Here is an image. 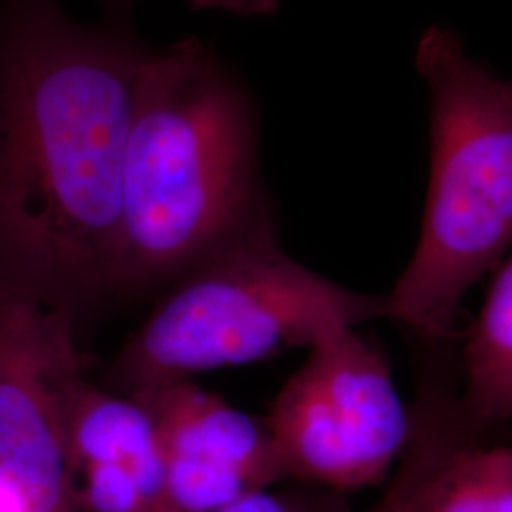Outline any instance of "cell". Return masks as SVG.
<instances>
[{
	"instance_id": "14",
	"label": "cell",
	"mask_w": 512,
	"mask_h": 512,
	"mask_svg": "<svg viewBox=\"0 0 512 512\" xmlns=\"http://www.w3.org/2000/svg\"><path fill=\"white\" fill-rule=\"evenodd\" d=\"M0 512H27L16 494L0 486Z\"/></svg>"
},
{
	"instance_id": "13",
	"label": "cell",
	"mask_w": 512,
	"mask_h": 512,
	"mask_svg": "<svg viewBox=\"0 0 512 512\" xmlns=\"http://www.w3.org/2000/svg\"><path fill=\"white\" fill-rule=\"evenodd\" d=\"M110 8L124 10L133 0H103ZM192 10H219L241 18L274 16L279 10V0H186Z\"/></svg>"
},
{
	"instance_id": "11",
	"label": "cell",
	"mask_w": 512,
	"mask_h": 512,
	"mask_svg": "<svg viewBox=\"0 0 512 512\" xmlns=\"http://www.w3.org/2000/svg\"><path fill=\"white\" fill-rule=\"evenodd\" d=\"M412 416V433L399 458V469L387 484L380 501L368 512H404L406 497L420 475L421 467L431 458L440 440L461 420L456 397L450 393L429 391L421 395Z\"/></svg>"
},
{
	"instance_id": "9",
	"label": "cell",
	"mask_w": 512,
	"mask_h": 512,
	"mask_svg": "<svg viewBox=\"0 0 512 512\" xmlns=\"http://www.w3.org/2000/svg\"><path fill=\"white\" fill-rule=\"evenodd\" d=\"M465 418L421 467L404 512H512V450L484 444Z\"/></svg>"
},
{
	"instance_id": "10",
	"label": "cell",
	"mask_w": 512,
	"mask_h": 512,
	"mask_svg": "<svg viewBox=\"0 0 512 512\" xmlns=\"http://www.w3.org/2000/svg\"><path fill=\"white\" fill-rule=\"evenodd\" d=\"M463 418L476 431L512 416V258L507 256L486 287L463 348Z\"/></svg>"
},
{
	"instance_id": "6",
	"label": "cell",
	"mask_w": 512,
	"mask_h": 512,
	"mask_svg": "<svg viewBox=\"0 0 512 512\" xmlns=\"http://www.w3.org/2000/svg\"><path fill=\"white\" fill-rule=\"evenodd\" d=\"M76 372L73 319L0 283V486L27 512H80L63 429Z\"/></svg>"
},
{
	"instance_id": "3",
	"label": "cell",
	"mask_w": 512,
	"mask_h": 512,
	"mask_svg": "<svg viewBox=\"0 0 512 512\" xmlns=\"http://www.w3.org/2000/svg\"><path fill=\"white\" fill-rule=\"evenodd\" d=\"M414 67L429 95V183L416 251L387 296L389 319L429 344L512 243V84L471 59L450 27L429 25Z\"/></svg>"
},
{
	"instance_id": "8",
	"label": "cell",
	"mask_w": 512,
	"mask_h": 512,
	"mask_svg": "<svg viewBox=\"0 0 512 512\" xmlns=\"http://www.w3.org/2000/svg\"><path fill=\"white\" fill-rule=\"evenodd\" d=\"M63 429L71 473L92 463L124 465L165 495L158 427L137 397L95 387L76 372L63 391Z\"/></svg>"
},
{
	"instance_id": "4",
	"label": "cell",
	"mask_w": 512,
	"mask_h": 512,
	"mask_svg": "<svg viewBox=\"0 0 512 512\" xmlns=\"http://www.w3.org/2000/svg\"><path fill=\"white\" fill-rule=\"evenodd\" d=\"M171 283L110 366L114 393L141 395L389 319L387 296L357 293L311 272L279 247L274 226L228 245Z\"/></svg>"
},
{
	"instance_id": "7",
	"label": "cell",
	"mask_w": 512,
	"mask_h": 512,
	"mask_svg": "<svg viewBox=\"0 0 512 512\" xmlns=\"http://www.w3.org/2000/svg\"><path fill=\"white\" fill-rule=\"evenodd\" d=\"M152 412L171 512H211L289 475L264 420L186 380L133 395Z\"/></svg>"
},
{
	"instance_id": "12",
	"label": "cell",
	"mask_w": 512,
	"mask_h": 512,
	"mask_svg": "<svg viewBox=\"0 0 512 512\" xmlns=\"http://www.w3.org/2000/svg\"><path fill=\"white\" fill-rule=\"evenodd\" d=\"M306 486L304 490L283 492L258 490L211 512H349L342 494L311 484Z\"/></svg>"
},
{
	"instance_id": "1",
	"label": "cell",
	"mask_w": 512,
	"mask_h": 512,
	"mask_svg": "<svg viewBox=\"0 0 512 512\" xmlns=\"http://www.w3.org/2000/svg\"><path fill=\"white\" fill-rule=\"evenodd\" d=\"M150 46L120 18L0 0V283L74 319L114 291L122 171Z\"/></svg>"
},
{
	"instance_id": "2",
	"label": "cell",
	"mask_w": 512,
	"mask_h": 512,
	"mask_svg": "<svg viewBox=\"0 0 512 512\" xmlns=\"http://www.w3.org/2000/svg\"><path fill=\"white\" fill-rule=\"evenodd\" d=\"M253 101L200 38L150 48L129 122L114 291L175 281L274 226Z\"/></svg>"
},
{
	"instance_id": "5",
	"label": "cell",
	"mask_w": 512,
	"mask_h": 512,
	"mask_svg": "<svg viewBox=\"0 0 512 512\" xmlns=\"http://www.w3.org/2000/svg\"><path fill=\"white\" fill-rule=\"evenodd\" d=\"M308 349L264 418L287 475L338 494L382 482L412 433L384 353L353 329Z\"/></svg>"
}]
</instances>
